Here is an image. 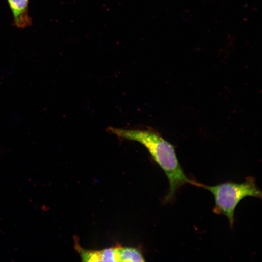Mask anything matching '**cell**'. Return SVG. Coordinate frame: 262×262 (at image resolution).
<instances>
[{"label":"cell","instance_id":"cell-3","mask_svg":"<svg viewBox=\"0 0 262 262\" xmlns=\"http://www.w3.org/2000/svg\"><path fill=\"white\" fill-rule=\"evenodd\" d=\"M16 25L20 28L29 26L31 22L28 13L29 0H8Z\"/></svg>","mask_w":262,"mask_h":262},{"label":"cell","instance_id":"cell-1","mask_svg":"<svg viewBox=\"0 0 262 262\" xmlns=\"http://www.w3.org/2000/svg\"><path fill=\"white\" fill-rule=\"evenodd\" d=\"M108 131L122 139L138 142L148 151L154 161L165 173L169 182V190L164 199L169 202L177 191L187 183L195 181L185 174L176 156L174 146L163 138L157 131L147 129H128L109 127Z\"/></svg>","mask_w":262,"mask_h":262},{"label":"cell","instance_id":"cell-4","mask_svg":"<svg viewBox=\"0 0 262 262\" xmlns=\"http://www.w3.org/2000/svg\"><path fill=\"white\" fill-rule=\"evenodd\" d=\"M119 262H145L141 252L137 248L131 247H118Z\"/></svg>","mask_w":262,"mask_h":262},{"label":"cell","instance_id":"cell-2","mask_svg":"<svg viewBox=\"0 0 262 262\" xmlns=\"http://www.w3.org/2000/svg\"><path fill=\"white\" fill-rule=\"evenodd\" d=\"M194 185L206 189L213 194L215 202L213 212L225 215L231 228L234 221L235 210L242 199L247 196L262 198V192L252 177L246 178V180L240 183L228 181L208 186L195 181Z\"/></svg>","mask_w":262,"mask_h":262}]
</instances>
